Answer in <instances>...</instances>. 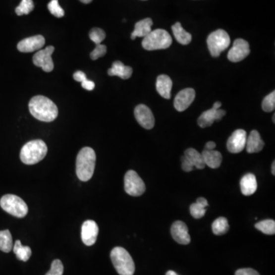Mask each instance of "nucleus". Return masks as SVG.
Masks as SVG:
<instances>
[{"instance_id": "obj_1", "label": "nucleus", "mask_w": 275, "mask_h": 275, "mask_svg": "<svg viewBox=\"0 0 275 275\" xmlns=\"http://www.w3.org/2000/svg\"><path fill=\"white\" fill-rule=\"evenodd\" d=\"M29 111L32 116L42 122H50L58 115V109L53 101L44 96H35L29 104Z\"/></svg>"}, {"instance_id": "obj_2", "label": "nucleus", "mask_w": 275, "mask_h": 275, "mask_svg": "<svg viewBox=\"0 0 275 275\" xmlns=\"http://www.w3.org/2000/svg\"><path fill=\"white\" fill-rule=\"evenodd\" d=\"M95 152L90 147L83 148L77 155L76 172L81 181H88L94 175L96 165Z\"/></svg>"}, {"instance_id": "obj_3", "label": "nucleus", "mask_w": 275, "mask_h": 275, "mask_svg": "<svg viewBox=\"0 0 275 275\" xmlns=\"http://www.w3.org/2000/svg\"><path fill=\"white\" fill-rule=\"evenodd\" d=\"M47 153V145L44 141L37 139L30 141L22 147L20 159L25 165H35L43 160Z\"/></svg>"}, {"instance_id": "obj_4", "label": "nucleus", "mask_w": 275, "mask_h": 275, "mask_svg": "<svg viewBox=\"0 0 275 275\" xmlns=\"http://www.w3.org/2000/svg\"><path fill=\"white\" fill-rule=\"evenodd\" d=\"M110 258L119 275H133L135 266L131 255L122 247H115L111 251Z\"/></svg>"}, {"instance_id": "obj_5", "label": "nucleus", "mask_w": 275, "mask_h": 275, "mask_svg": "<svg viewBox=\"0 0 275 275\" xmlns=\"http://www.w3.org/2000/svg\"><path fill=\"white\" fill-rule=\"evenodd\" d=\"M172 44L170 34L164 29H155L144 38L142 47L147 51L168 49Z\"/></svg>"}, {"instance_id": "obj_6", "label": "nucleus", "mask_w": 275, "mask_h": 275, "mask_svg": "<svg viewBox=\"0 0 275 275\" xmlns=\"http://www.w3.org/2000/svg\"><path fill=\"white\" fill-rule=\"evenodd\" d=\"M0 206L5 212L18 218H23L29 212L26 203L13 194L4 195L0 200Z\"/></svg>"}, {"instance_id": "obj_7", "label": "nucleus", "mask_w": 275, "mask_h": 275, "mask_svg": "<svg viewBox=\"0 0 275 275\" xmlns=\"http://www.w3.org/2000/svg\"><path fill=\"white\" fill-rule=\"evenodd\" d=\"M230 45V38L225 31L218 29L212 32L207 39V46L213 57H217Z\"/></svg>"}, {"instance_id": "obj_8", "label": "nucleus", "mask_w": 275, "mask_h": 275, "mask_svg": "<svg viewBox=\"0 0 275 275\" xmlns=\"http://www.w3.org/2000/svg\"><path fill=\"white\" fill-rule=\"evenodd\" d=\"M124 186L127 194L132 197L142 196L146 190L145 183L142 179L135 170H128L125 173Z\"/></svg>"}, {"instance_id": "obj_9", "label": "nucleus", "mask_w": 275, "mask_h": 275, "mask_svg": "<svg viewBox=\"0 0 275 275\" xmlns=\"http://www.w3.org/2000/svg\"><path fill=\"white\" fill-rule=\"evenodd\" d=\"M55 52L54 46H49L43 50L39 51L33 56V63L35 66L42 67L45 72H52L54 70V62L52 58Z\"/></svg>"}, {"instance_id": "obj_10", "label": "nucleus", "mask_w": 275, "mask_h": 275, "mask_svg": "<svg viewBox=\"0 0 275 275\" xmlns=\"http://www.w3.org/2000/svg\"><path fill=\"white\" fill-rule=\"evenodd\" d=\"M250 54L249 42L242 39L235 40L233 46L228 53V59L230 61L237 63L242 61Z\"/></svg>"}, {"instance_id": "obj_11", "label": "nucleus", "mask_w": 275, "mask_h": 275, "mask_svg": "<svg viewBox=\"0 0 275 275\" xmlns=\"http://www.w3.org/2000/svg\"><path fill=\"white\" fill-rule=\"evenodd\" d=\"M134 114L137 122L145 129H152L155 126V117L152 110L147 106L144 104L137 106Z\"/></svg>"}, {"instance_id": "obj_12", "label": "nucleus", "mask_w": 275, "mask_h": 275, "mask_svg": "<svg viewBox=\"0 0 275 275\" xmlns=\"http://www.w3.org/2000/svg\"><path fill=\"white\" fill-rule=\"evenodd\" d=\"M246 140V132L243 129H237L228 138L227 149L232 154L240 153L245 148Z\"/></svg>"}, {"instance_id": "obj_13", "label": "nucleus", "mask_w": 275, "mask_h": 275, "mask_svg": "<svg viewBox=\"0 0 275 275\" xmlns=\"http://www.w3.org/2000/svg\"><path fill=\"white\" fill-rule=\"evenodd\" d=\"M99 227L94 220H87L82 225V241L87 246H91L97 242Z\"/></svg>"}, {"instance_id": "obj_14", "label": "nucleus", "mask_w": 275, "mask_h": 275, "mask_svg": "<svg viewBox=\"0 0 275 275\" xmlns=\"http://www.w3.org/2000/svg\"><path fill=\"white\" fill-rule=\"evenodd\" d=\"M195 90L192 88L184 89L179 92L173 101V107L178 112L187 110L195 99Z\"/></svg>"}, {"instance_id": "obj_15", "label": "nucleus", "mask_w": 275, "mask_h": 275, "mask_svg": "<svg viewBox=\"0 0 275 275\" xmlns=\"http://www.w3.org/2000/svg\"><path fill=\"white\" fill-rule=\"evenodd\" d=\"M45 44V39L42 35H35L18 42L17 49L23 53H29L42 49Z\"/></svg>"}, {"instance_id": "obj_16", "label": "nucleus", "mask_w": 275, "mask_h": 275, "mask_svg": "<svg viewBox=\"0 0 275 275\" xmlns=\"http://www.w3.org/2000/svg\"><path fill=\"white\" fill-rule=\"evenodd\" d=\"M225 115V110L213 107L212 109H210L201 114V115L199 117L197 123L201 128H207V127L211 126L214 124V121L221 120Z\"/></svg>"}, {"instance_id": "obj_17", "label": "nucleus", "mask_w": 275, "mask_h": 275, "mask_svg": "<svg viewBox=\"0 0 275 275\" xmlns=\"http://www.w3.org/2000/svg\"><path fill=\"white\" fill-rule=\"evenodd\" d=\"M172 237L177 243L187 245L190 242V236L188 233L187 225L181 221L173 222L170 228Z\"/></svg>"}, {"instance_id": "obj_18", "label": "nucleus", "mask_w": 275, "mask_h": 275, "mask_svg": "<svg viewBox=\"0 0 275 275\" xmlns=\"http://www.w3.org/2000/svg\"><path fill=\"white\" fill-rule=\"evenodd\" d=\"M265 143L261 138L259 132L256 130L252 131L247 138L245 145L248 153H258L263 149Z\"/></svg>"}, {"instance_id": "obj_19", "label": "nucleus", "mask_w": 275, "mask_h": 275, "mask_svg": "<svg viewBox=\"0 0 275 275\" xmlns=\"http://www.w3.org/2000/svg\"><path fill=\"white\" fill-rule=\"evenodd\" d=\"M240 187L241 192L244 196H251L255 194L258 188V183L253 173H247L242 177Z\"/></svg>"}, {"instance_id": "obj_20", "label": "nucleus", "mask_w": 275, "mask_h": 275, "mask_svg": "<svg viewBox=\"0 0 275 275\" xmlns=\"http://www.w3.org/2000/svg\"><path fill=\"white\" fill-rule=\"evenodd\" d=\"M201 154L206 166H208L209 167L213 169L220 167L222 161V154L220 152L205 149Z\"/></svg>"}, {"instance_id": "obj_21", "label": "nucleus", "mask_w": 275, "mask_h": 275, "mask_svg": "<svg viewBox=\"0 0 275 275\" xmlns=\"http://www.w3.org/2000/svg\"><path fill=\"white\" fill-rule=\"evenodd\" d=\"M153 22L150 18H145L139 22H136L135 25V29L131 35V39L135 40L137 37L145 38L152 32V26Z\"/></svg>"}, {"instance_id": "obj_22", "label": "nucleus", "mask_w": 275, "mask_h": 275, "mask_svg": "<svg viewBox=\"0 0 275 275\" xmlns=\"http://www.w3.org/2000/svg\"><path fill=\"white\" fill-rule=\"evenodd\" d=\"M108 74L110 76H118L123 80L130 78L132 75V68L129 66L124 65V63L119 60L113 62L112 67L109 69Z\"/></svg>"}, {"instance_id": "obj_23", "label": "nucleus", "mask_w": 275, "mask_h": 275, "mask_svg": "<svg viewBox=\"0 0 275 275\" xmlns=\"http://www.w3.org/2000/svg\"><path fill=\"white\" fill-rule=\"evenodd\" d=\"M172 86H173V82L168 76L162 74L158 77L156 89L159 94L164 98L168 99V100L170 98Z\"/></svg>"}, {"instance_id": "obj_24", "label": "nucleus", "mask_w": 275, "mask_h": 275, "mask_svg": "<svg viewBox=\"0 0 275 275\" xmlns=\"http://www.w3.org/2000/svg\"><path fill=\"white\" fill-rule=\"evenodd\" d=\"M173 35L178 43L187 45L191 42L192 35L187 31L184 30L180 22H177L172 26Z\"/></svg>"}, {"instance_id": "obj_25", "label": "nucleus", "mask_w": 275, "mask_h": 275, "mask_svg": "<svg viewBox=\"0 0 275 275\" xmlns=\"http://www.w3.org/2000/svg\"><path fill=\"white\" fill-rule=\"evenodd\" d=\"M184 156L188 159L189 162L197 169H204L205 167L204 159L202 154L194 149H188L184 152Z\"/></svg>"}, {"instance_id": "obj_26", "label": "nucleus", "mask_w": 275, "mask_h": 275, "mask_svg": "<svg viewBox=\"0 0 275 275\" xmlns=\"http://www.w3.org/2000/svg\"><path fill=\"white\" fill-rule=\"evenodd\" d=\"M13 252L16 255L17 259L22 262H27L32 255V249L30 247L23 246L22 242L19 240L15 241L13 246Z\"/></svg>"}, {"instance_id": "obj_27", "label": "nucleus", "mask_w": 275, "mask_h": 275, "mask_svg": "<svg viewBox=\"0 0 275 275\" xmlns=\"http://www.w3.org/2000/svg\"><path fill=\"white\" fill-rule=\"evenodd\" d=\"M13 249V242L10 232L8 229L0 231V250L8 253Z\"/></svg>"}, {"instance_id": "obj_28", "label": "nucleus", "mask_w": 275, "mask_h": 275, "mask_svg": "<svg viewBox=\"0 0 275 275\" xmlns=\"http://www.w3.org/2000/svg\"><path fill=\"white\" fill-rule=\"evenodd\" d=\"M212 229L215 235H224L229 229L228 220L225 217H220V218L217 219L213 223Z\"/></svg>"}, {"instance_id": "obj_29", "label": "nucleus", "mask_w": 275, "mask_h": 275, "mask_svg": "<svg viewBox=\"0 0 275 275\" xmlns=\"http://www.w3.org/2000/svg\"><path fill=\"white\" fill-rule=\"evenodd\" d=\"M255 228L266 235H275V222L273 220H262L255 224Z\"/></svg>"}, {"instance_id": "obj_30", "label": "nucleus", "mask_w": 275, "mask_h": 275, "mask_svg": "<svg viewBox=\"0 0 275 275\" xmlns=\"http://www.w3.org/2000/svg\"><path fill=\"white\" fill-rule=\"evenodd\" d=\"M34 2L32 0H22V2L15 8V13L21 15H28L34 9Z\"/></svg>"}, {"instance_id": "obj_31", "label": "nucleus", "mask_w": 275, "mask_h": 275, "mask_svg": "<svg viewBox=\"0 0 275 275\" xmlns=\"http://www.w3.org/2000/svg\"><path fill=\"white\" fill-rule=\"evenodd\" d=\"M275 92L265 97L262 102V109L265 112H270L275 110Z\"/></svg>"}, {"instance_id": "obj_32", "label": "nucleus", "mask_w": 275, "mask_h": 275, "mask_svg": "<svg viewBox=\"0 0 275 275\" xmlns=\"http://www.w3.org/2000/svg\"><path fill=\"white\" fill-rule=\"evenodd\" d=\"M90 39L92 42H94L96 45H100L101 42L105 39L106 33L103 29L99 28H94L90 32Z\"/></svg>"}, {"instance_id": "obj_33", "label": "nucleus", "mask_w": 275, "mask_h": 275, "mask_svg": "<svg viewBox=\"0 0 275 275\" xmlns=\"http://www.w3.org/2000/svg\"><path fill=\"white\" fill-rule=\"evenodd\" d=\"M49 12L57 18H61L64 15V11L59 5L58 0H52L48 5Z\"/></svg>"}, {"instance_id": "obj_34", "label": "nucleus", "mask_w": 275, "mask_h": 275, "mask_svg": "<svg viewBox=\"0 0 275 275\" xmlns=\"http://www.w3.org/2000/svg\"><path fill=\"white\" fill-rule=\"evenodd\" d=\"M190 214L195 219H200L204 217L206 214L205 207H202L197 203L191 204L190 207Z\"/></svg>"}, {"instance_id": "obj_35", "label": "nucleus", "mask_w": 275, "mask_h": 275, "mask_svg": "<svg viewBox=\"0 0 275 275\" xmlns=\"http://www.w3.org/2000/svg\"><path fill=\"white\" fill-rule=\"evenodd\" d=\"M63 265L58 259L54 261L50 271L45 275H63Z\"/></svg>"}, {"instance_id": "obj_36", "label": "nucleus", "mask_w": 275, "mask_h": 275, "mask_svg": "<svg viewBox=\"0 0 275 275\" xmlns=\"http://www.w3.org/2000/svg\"><path fill=\"white\" fill-rule=\"evenodd\" d=\"M107 49L106 45H97L95 49L90 53V58L93 60H97L100 57H104V55L107 54Z\"/></svg>"}, {"instance_id": "obj_37", "label": "nucleus", "mask_w": 275, "mask_h": 275, "mask_svg": "<svg viewBox=\"0 0 275 275\" xmlns=\"http://www.w3.org/2000/svg\"><path fill=\"white\" fill-rule=\"evenodd\" d=\"M182 169L185 172H190L194 170V167L191 163L189 162L188 159L183 155L181 158Z\"/></svg>"}, {"instance_id": "obj_38", "label": "nucleus", "mask_w": 275, "mask_h": 275, "mask_svg": "<svg viewBox=\"0 0 275 275\" xmlns=\"http://www.w3.org/2000/svg\"><path fill=\"white\" fill-rule=\"evenodd\" d=\"M235 275H260L259 272L252 269H238L235 272Z\"/></svg>"}, {"instance_id": "obj_39", "label": "nucleus", "mask_w": 275, "mask_h": 275, "mask_svg": "<svg viewBox=\"0 0 275 275\" xmlns=\"http://www.w3.org/2000/svg\"><path fill=\"white\" fill-rule=\"evenodd\" d=\"M73 80L82 83V82L87 80V76H86L85 73H84V72L78 70V71H76L75 73H73Z\"/></svg>"}, {"instance_id": "obj_40", "label": "nucleus", "mask_w": 275, "mask_h": 275, "mask_svg": "<svg viewBox=\"0 0 275 275\" xmlns=\"http://www.w3.org/2000/svg\"><path fill=\"white\" fill-rule=\"evenodd\" d=\"M82 87L87 90H93L95 88V84L94 82L90 81V80H86L85 81L82 82Z\"/></svg>"}, {"instance_id": "obj_41", "label": "nucleus", "mask_w": 275, "mask_h": 275, "mask_svg": "<svg viewBox=\"0 0 275 275\" xmlns=\"http://www.w3.org/2000/svg\"><path fill=\"white\" fill-rule=\"evenodd\" d=\"M196 203L200 204L202 207H205V208L208 207V201H207V199L204 198V197H200V198L197 199Z\"/></svg>"}, {"instance_id": "obj_42", "label": "nucleus", "mask_w": 275, "mask_h": 275, "mask_svg": "<svg viewBox=\"0 0 275 275\" xmlns=\"http://www.w3.org/2000/svg\"><path fill=\"white\" fill-rule=\"evenodd\" d=\"M216 146H217V145H216L215 142L211 141V142H208L206 144L205 149H207V150H214Z\"/></svg>"}, {"instance_id": "obj_43", "label": "nucleus", "mask_w": 275, "mask_h": 275, "mask_svg": "<svg viewBox=\"0 0 275 275\" xmlns=\"http://www.w3.org/2000/svg\"><path fill=\"white\" fill-rule=\"evenodd\" d=\"M272 174H273V175H275V162H274L273 164H272Z\"/></svg>"}, {"instance_id": "obj_44", "label": "nucleus", "mask_w": 275, "mask_h": 275, "mask_svg": "<svg viewBox=\"0 0 275 275\" xmlns=\"http://www.w3.org/2000/svg\"><path fill=\"white\" fill-rule=\"evenodd\" d=\"M166 275H178L176 272H173V271H168V272L166 273Z\"/></svg>"}, {"instance_id": "obj_45", "label": "nucleus", "mask_w": 275, "mask_h": 275, "mask_svg": "<svg viewBox=\"0 0 275 275\" xmlns=\"http://www.w3.org/2000/svg\"><path fill=\"white\" fill-rule=\"evenodd\" d=\"M80 2H83V3L88 4L91 2L93 0H80Z\"/></svg>"}, {"instance_id": "obj_46", "label": "nucleus", "mask_w": 275, "mask_h": 275, "mask_svg": "<svg viewBox=\"0 0 275 275\" xmlns=\"http://www.w3.org/2000/svg\"><path fill=\"white\" fill-rule=\"evenodd\" d=\"M275 114H274V115H273V122H274V123H275Z\"/></svg>"}]
</instances>
